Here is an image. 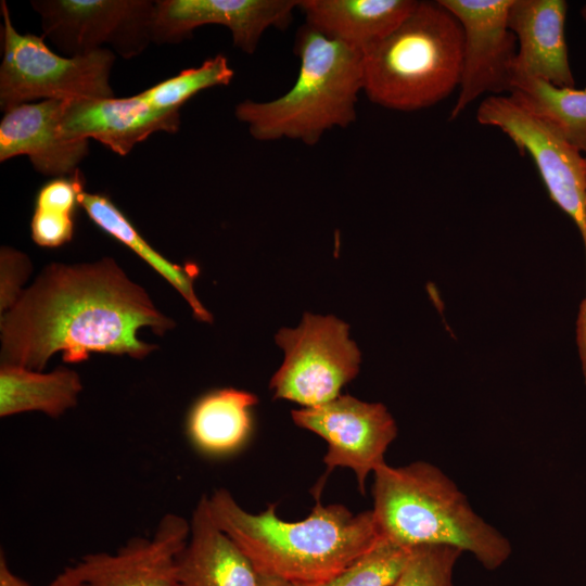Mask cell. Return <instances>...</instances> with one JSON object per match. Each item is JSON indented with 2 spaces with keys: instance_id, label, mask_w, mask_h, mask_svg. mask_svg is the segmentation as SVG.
I'll list each match as a JSON object with an SVG mask.
<instances>
[{
  "instance_id": "6da1fadb",
  "label": "cell",
  "mask_w": 586,
  "mask_h": 586,
  "mask_svg": "<svg viewBox=\"0 0 586 586\" xmlns=\"http://www.w3.org/2000/svg\"><path fill=\"white\" fill-rule=\"evenodd\" d=\"M174 324L114 259L52 264L1 315V359L42 371L59 352L65 362L91 353L143 358L156 346L140 341L138 331L163 335Z\"/></svg>"
},
{
  "instance_id": "7a4b0ae2",
  "label": "cell",
  "mask_w": 586,
  "mask_h": 586,
  "mask_svg": "<svg viewBox=\"0 0 586 586\" xmlns=\"http://www.w3.org/2000/svg\"><path fill=\"white\" fill-rule=\"evenodd\" d=\"M310 514L298 522L277 515L276 504L253 514L225 488L211 497L212 515L252 561L258 574L297 586L320 585L371 549L380 539L372 510L354 514L345 506H322L319 497Z\"/></svg>"
},
{
  "instance_id": "3957f363",
  "label": "cell",
  "mask_w": 586,
  "mask_h": 586,
  "mask_svg": "<svg viewBox=\"0 0 586 586\" xmlns=\"http://www.w3.org/2000/svg\"><path fill=\"white\" fill-rule=\"evenodd\" d=\"M373 514L380 536L406 547L444 545L468 551L486 570L511 556L509 539L480 517L440 468L418 460L374 473Z\"/></svg>"
},
{
  "instance_id": "277c9868",
  "label": "cell",
  "mask_w": 586,
  "mask_h": 586,
  "mask_svg": "<svg viewBox=\"0 0 586 586\" xmlns=\"http://www.w3.org/2000/svg\"><path fill=\"white\" fill-rule=\"evenodd\" d=\"M300 71L292 88L264 102L244 100L235 117L253 138H282L314 145L333 128L356 119L358 93L364 89V53L305 24L296 36Z\"/></svg>"
},
{
  "instance_id": "5b68a950",
  "label": "cell",
  "mask_w": 586,
  "mask_h": 586,
  "mask_svg": "<svg viewBox=\"0 0 586 586\" xmlns=\"http://www.w3.org/2000/svg\"><path fill=\"white\" fill-rule=\"evenodd\" d=\"M362 53L368 99L390 110L418 111L459 87L463 33L438 0L419 1L392 34Z\"/></svg>"
},
{
  "instance_id": "8992f818",
  "label": "cell",
  "mask_w": 586,
  "mask_h": 586,
  "mask_svg": "<svg viewBox=\"0 0 586 586\" xmlns=\"http://www.w3.org/2000/svg\"><path fill=\"white\" fill-rule=\"evenodd\" d=\"M2 62L0 107L3 112L35 100L113 98L110 84L115 55L101 49L86 55L62 56L34 34H20L12 24L7 2L0 3Z\"/></svg>"
},
{
  "instance_id": "52a82bcc",
  "label": "cell",
  "mask_w": 586,
  "mask_h": 586,
  "mask_svg": "<svg viewBox=\"0 0 586 586\" xmlns=\"http://www.w3.org/2000/svg\"><path fill=\"white\" fill-rule=\"evenodd\" d=\"M276 342L285 356L270 382L275 398L318 406L340 396L359 371L360 352L335 317L305 314L297 328L281 329Z\"/></svg>"
},
{
  "instance_id": "ba28073f",
  "label": "cell",
  "mask_w": 586,
  "mask_h": 586,
  "mask_svg": "<svg viewBox=\"0 0 586 586\" xmlns=\"http://www.w3.org/2000/svg\"><path fill=\"white\" fill-rule=\"evenodd\" d=\"M476 120L500 129L534 161L549 198L586 238V160L556 129L510 95H489L479 105Z\"/></svg>"
},
{
  "instance_id": "9c48e42d",
  "label": "cell",
  "mask_w": 586,
  "mask_h": 586,
  "mask_svg": "<svg viewBox=\"0 0 586 586\" xmlns=\"http://www.w3.org/2000/svg\"><path fill=\"white\" fill-rule=\"evenodd\" d=\"M43 38L66 56H78L110 44L129 59L151 42L155 1L150 0H34Z\"/></svg>"
},
{
  "instance_id": "30bf717a",
  "label": "cell",
  "mask_w": 586,
  "mask_h": 586,
  "mask_svg": "<svg viewBox=\"0 0 586 586\" xmlns=\"http://www.w3.org/2000/svg\"><path fill=\"white\" fill-rule=\"evenodd\" d=\"M291 413L295 424L320 435L328 444L323 457L327 471L316 486L315 497H320L327 476L336 467L352 469L359 491L365 494L367 476L386 464L384 455L397 436L396 422L387 408L380 403L340 395Z\"/></svg>"
},
{
  "instance_id": "8fae6325",
  "label": "cell",
  "mask_w": 586,
  "mask_h": 586,
  "mask_svg": "<svg viewBox=\"0 0 586 586\" xmlns=\"http://www.w3.org/2000/svg\"><path fill=\"white\" fill-rule=\"evenodd\" d=\"M460 23L463 63L459 94L449 119H456L483 94L510 92L517 38L508 26L511 0H438Z\"/></svg>"
},
{
  "instance_id": "7c38bea8",
  "label": "cell",
  "mask_w": 586,
  "mask_h": 586,
  "mask_svg": "<svg viewBox=\"0 0 586 586\" xmlns=\"http://www.w3.org/2000/svg\"><path fill=\"white\" fill-rule=\"evenodd\" d=\"M300 0H158L151 21V40L177 43L203 25H221L233 44L247 54L270 27L285 29Z\"/></svg>"
},
{
  "instance_id": "4fadbf2b",
  "label": "cell",
  "mask_w": 586,
  "mask_h": 586,
  "mask_svg": "<svg viewBox=\"0 0 586 586\" xmlns=\"http://www.w3.org/2000/svg\"><path fill=\"white\" fill-rule=\"evenodd\" d=\"M189 535L190 523L167 513L151 538L133 537L115 553H88L69 568L88 586H178L177 557Z\"/></svg>"
},
{
  "instance_id": "5bb4252c",
  "label": "cell",
  "mask_w": 586,
  "mask_h": 586,
  "mask_svg": "<svg viewBox=\"0 0 586 586\" xmlns=\"http://www.w3.org/2000/svg\"><path fill=\"white\" fill-rule=\"evenodd\" d=\"M180 110H157L138 93L128 98L65 100L60 120L69 140L92 138L114 153L127 155L155 131L176 132Z\"/></svg>"
},
{
  "instance_id": "9a60e30c",
  "label": "cell",
  "mask_w": 586,
  "mask_h": 586,
  "mask_svg": "<svg viewBox=\"0 0 586 586\" xmlns=\"http://www.w3.org/2000/svg\"><path fill=\"white\" fill-rule=\"evenodd\" d=\"M65 100L23 103L4 112L0 123V162L27 155L47 176H72L87 156L88 140H69L60 131Z\"/></svg>"
},
{
  "instance_id": "2e32d148",
  "label": "cell",
  "mask_w": 586,
  "mask_h": 586,
  "mask_svg": "<svg viewBox=\"0 0 586 586\" xmlns=\"http://www.w3.org/2000/svg\"><path fill=\"white\" fill-rule=\"evenodd\" d=\"M568 2L511 0L508 26L517 38L513 72L558 88H575L565 39Z\"/></svg>"
},
{
  "instance_id": "e0dca14e",
  "label": "cell",
  "mask_w": 586,
  "mask_h": 586,
  "mask_svg": "<svg viewBox=\"0 0 586 586\" xmlns=\"http://www.w3.org/2000/svg\"><path fill=\"white\" fill-rule=\"evenodd\" d=\"M178 586H258L259 574L238 545L216 524L207 496L196 504L190 535L177 557Z\"/></svg>"
},
{
  "instance_id": "ac0fdd59",
  "label": "cell",
  "mask_w": 586,
  "mask_h": 586,
  "mask_svg": "<svg viewBox=\"0 0 586 586\" xmlns=\"http://www.w3.org/2000/svg\"><path fill=\"white\" fill-rule=\"evenodd\" d=\"M416 0H301L306 24L361 52L392 34Z\"/></svg>"
},
{
  "instance_id": "d6986e66",
  "label": "cell",
  "mask_w": 586,
  "mask_h": 586,
  "mask_svg": "<svg viewBox=\"0 0 586 586\" xmlns=\"http://www.w3.org/2000/svg\"><path fill=\"white\" fill-rule=\"evenodd\" d=\"M82 390L79 375L59 367L43 373L2 362L0 368V416L41 411L58 418L77 404Z\"/></svg>"
},
{
  "instance_id": "ffe728a7",
  "label": "cell",
  "mask_w": 586,
  "mask_h": 586,
  "mask_svg": "<svg viewBox=\"0 0 586 586\" xmlns=\"http://www.w3.org/2000/svg\"><path fill=\"white\" fill-rule=\"evenodd\" d=\"M257 402L254 394L235 388L217 390L202 397L188 419L194 444L211 454L239 448L250 434V409Z\"/></svg>"
},
{
  "instance_id": "44dd1931",
  "label": "cell",
  "mask_w": 586,
  "mask_h": 586,
  "mask_svg": "<svg viewBox=\"0 0 586 586\" xmlns=\"http://www.w3.org/2000/svg\"><path fill=\"white\" fill-rule=\"evenodd\" d=\"M79 205L99 228L131 249L165 278L189 303L196 319L207 322L213 320L193 289V280L198 276L195 265L180 266L158 254L106 195L84 191L79 195Z\"/></svg>"
},
{
  "instance_id": "7402d4cb",
  "label": "cell",
  "mask_w": 586,
  "mask_h": 586,
  "mask_svg": "<svg viewBox=\"0 0 586 586\" xmlns=\"http://www.w3.org/2000/svg\"><path fill=\"white\" fill-rule=\"evenodd\" d=\"M509 95L586 154V89L558 88L513 72Z\"/></svg>"
},
{
  "instance_id": "603a6c76",
  "label": "cell",
  "mask_w": 586,
  "mask_h": 586,
  "mask_svg": "<svg viewBox=\"0 0 586 586\" xmlns=\"http://www.w3.org/2000/svg\"><path fill=\"white\" fill-rule=\"evenodd\" d=\"M82 192L84 177L79 170L56 177L40 188L30 222L31 238L38 245L58 247L73 238L74 212Z\"/></svg>"
},
{
  "instance_id": "cb8c5ba5",
  "label": "cell",
  "mask_w": 586,
  "mask_h": 586,
  "mask_svg": "<svg viewBox=\"0 0 586 586\" xmlns=\"http://www.w3.org/2000/svg\"><path fill=\"white\" fill-rule=\"evenodd\" d=\"M234 71L224 54L206 59L200 66L186 68L176 76L160 81L139 94L157 110H180L194 94L231 82Z\"/></svg>"
},
{
  "instance_id": "d4e9b609",
  "label": "cell",
  "mask_w": 586,
  "mask_h": 586,
  "mask_svg": "<svg viewBox=\"0 0 586 586\" xmlns=\"http://www.w3.org/2000/svg\"><path fill=\"white\" fill-rule=\"evenodd\" d=\"M412 547L386 538L329 581L317 586H392L404 570Z\"/></svg>"
},
{
  "instance_id": "484cf974",
  "label": "cell",
  "mask_w": 586,
  "mask_h": 586,
  "mask_svg": "<svg viewBox=\"0 0 586 586\" xmlns=\"http://www.w3.org/2000/svg\"><path fill=\"white\" fill-rule=\"evenodd\" d=\"M463 551L444 545L412 547L410 557L392 586H455L454 572Z\"/></svg>"
},
{
  "instance_id": "4316f807",
  "label": "cell",
  "mask_w": 586,
  "mask_h": 586,
  "mask_svg": "<svg viewBox=\"0 0 586 586\" xmlns=\"http://www.w3.org/2000/svg\"><path fill=\"white\" fill-rule=\"evenodd\" d=\"M0 265V309L2 315L16 302L23 292L21 285L29 273L30 263L27 256L21 252L10 247H2Z\"/></svg>"
},
{
  "instance_id": "83f0119b",
  "label": "cell",
  "mask_w": 586,
  "mask_h": 586,
  "mask_svg": "<svg viewBox=\"0 0 586 586\" xmlns=\"http://www.w3.org/2000/svg\"><path fill=\"white\" fill-rule=\"evenodd\" d=\"M584 249L586 256V244L584 245ZM576 345L578 349L582 374L584 383L586 384V292L579 304L576 319Z\"/></svg>"
},
{
  "instance_id": "f1b7e54d",
  "label": "cell",
  "mask_w": 586,
  "mask_h": 586,
  "mask_svg": "<svg viewBox=\"0 0 586 586\" xmlns=\"http://www.w3.org/2000/svg\"><path fill=\"white\" fill-rule=\"evenodd\" d=\"M0 586H30L10 570L3 551L0 553Z\"/></svg>"
},
{
  "instance_id": "f546056e",
  "label": "cell",
  "mask_w": 586,
  "mask_h": 586,
  "mask_svg": "<svg viewBox=\"0 0 586 586\" xmlns=\"http://www.w3.org/2000/svg\"><path fill=\"white\" fill-rule=\"evenodd\" d=\"M49 586H88L85 582L78 578L69 566L56 576Z\"/></svg>"
},
{
  "instance_id": "4dcf8cb0",
  "label": "cell",
  "mask_w": 586,
  "mask_h": 586,
  "mask_svg": "<svg viewBox=\"0 0 586 586\" xmlns=\"http://www.w3.org/2000/svg\"><path fill=\"white\" fill-rule=\"evenodd\" d=\"M258 586H297V585L290 583L285 579L276 577V576L259 574Z\"/></svg>"
},
{
  "instance_id": "1f68e13d",
  "label": "cell",
  "mask_w": 586,
  "mask_h": 586,
  "mask_svg": "<svg viewBox=\"0 0 586 586\" xmlns=\"http://www.w3.org/2000/svg\"><path fill=\"white\" fill-rule=\"evenodd\" d=\"M581 16L585 23V26H586V3L582 7L581 9Z\"/></svg>"
},
{
  "instance_id": "d6a6232c",
  "label": "cell",
  "mask_w": 586,
  "mask_h": 586,
  "mask_svg": "<svg viewBox=\"0 0 586 586\" xmlns=\"http://www.w3.org/2000/svg\"><path fill=\"white\" fill-rule=\"evenodd\" d=\"M585 160H586V154H585ZM583 243L584 245L586 244V238L583 240Z\"/></svg>"
}]
</instances>
